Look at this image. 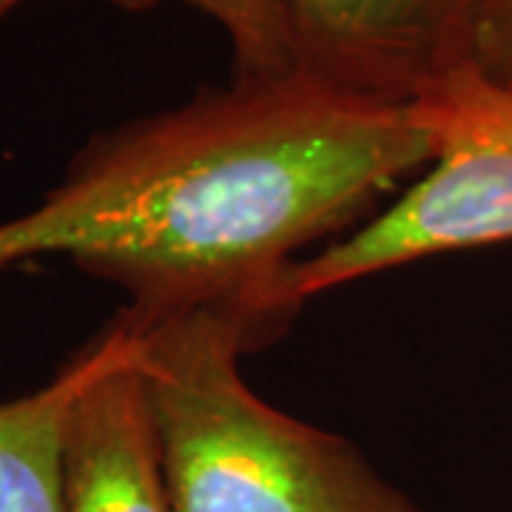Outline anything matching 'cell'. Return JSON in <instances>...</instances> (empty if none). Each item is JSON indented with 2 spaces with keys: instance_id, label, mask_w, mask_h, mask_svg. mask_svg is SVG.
Segmentation results:
<instances>
[{
  "instance_id": "obj_1",
  "label": "cell",
  "mask_w": 512,
  "mask_h": 512,
  "mask_svg": "<svg viewBox=\"0 0 512 512\" xmlns=\"http://www.w3.org/2000/svg\"><path fill=\"white\" fill-rule=\"evenodd\" d=\"M430 160L416 103L302 69L234 77L94 134L37 208L0 222V254L72 256L128 293L131 316L222 311L259 345L293 319L282 282L296 254Z\"/></svg>"
},
{
  "instance_id": "obj_2",
  "label": "cell",
  "mask_w": 512,
  "mask_h": 512,
  "mask_svg": "<svg viewBox=\"0 0 512 512\" xmlns=\"http://www.w3.org/2000/svg\"><path fill=\"white\" fill-rule=\"evenodd\" d=\"M160 436L174 512H419L342 436L285 416L242 379L251 330L222 311H120Z\"/></svg>"
},
{
  "instance_id": "obj_3",
  "label": "cell",
  "mask_w": 512,
  "mask_h": 512,
  "mask_svg": "<svg viewBox=\"0 0 512 512\" xmlns=\"http://www.w3.org/2000/svg\"><path fill=\"white\" fill-rule=\"evenodd\" d=\"M416 111L433 137L430 165L384 211L293 262L282 282L291 313L319 293L427 256L512 242V92L447 72Z\"/></svg>"
},
{
  "instance_id": "obj_4",
  "label": "cell",
  "mask_w": 512,
  "mask_h": 512,
  "mask_svg": "<svg viewBox=\"0 0 512 512\" xmlns=\"http://www.w3.org/2000/svg\"><path fill=\"white\" fill-rule=\"evenodd\" d=\"M74 359L80 376L60 421L66 512H174L134 330L117 313Z\"/></svg>"
},
{
  "instance_id": "obj_5",
  "label": "cell",
  "mask_w": 512,
  "mask_h": 512,
  "mask_svg": "<svg viewBox=\"0 0 512 512\" xmlns=\"http://www.w3.org/2000/svg\"><path fill=\"white\" fill-rule=\"evenodd\" d=\"M302 72L345 92L416 103L439 77L450 0H282Z\"/></svg>"
},
{
  "instance_id": "obj_6",
  "label": "cell",
  "mask_w": 512,
  "mask_h": 512,
  "mask_svg": "<svg viewBox=\"0 0 512 512\" xmlns=\"http://www.w3.org/2000/svg\"><path fill=\"white\" fill-rule=\"evenodd\" d=\"M77 376L72 359L46 387L0 402V512H66L60 421Z\"/></svg>"
},
{
  "instance_id": "obj_7",
  "label": "cell",
  "mask_w": 512,
  "mask_h": 512,
  "mask_svg": "<svg viewBox=\"0 0 512 512\" xmlns=\"http://www.w3.org/2000/svg\"><path fill=\"white\" fill-rule=\"evenodd\" d=\"M126 12H146L163 0H109ZM214 20L231 40L234 77H282L299 69L282 0H183Z\"/></svg>"
},
{
  "instance_id": "obj_8",
  "label": "cell",
  "mask_w": 512,
  "mask_h": 512,
  "mask_svg": "<svg viewBox=\"0 0 512 512\" xmlns=\"http://www.w3.org/2000/svg\"><path fill=\"white\" fill-rule=\"evenodd\" d=\"M447 72L512 92V0H450L439 77Z\"/></svg>"
},
{
  "instance_id": "obj_9",
  "label": "cell",
  "mask_w": 512,
  "mask_h": 512,
  "mask_svg": "<svg viewBox=\"0 0 512 512\" xmlns=\"http://www.w3.org/2000/svg\"><path fill=\"white\" fill-rule=\"evenodd\" d=\"M18 3H23V0H0V20L6 18V15H9V12L18 6Z\"/></svg>"
},
{
  "instance_id": "obj_10",
  "label": "cell",
  "mask_w": 512,
  "mask_h": 512,
  "mask_svg": "<svg viewBox=\"0 0 512 512\" xmlns=\"http://www.w3.org/2000/svg\"><path fill=\"white\" fill-rule=\"evenodd\" d=\"M3 268H9V265H6V259H3V254H0V271H3Z\"/></svg>"
}]
</instances>
